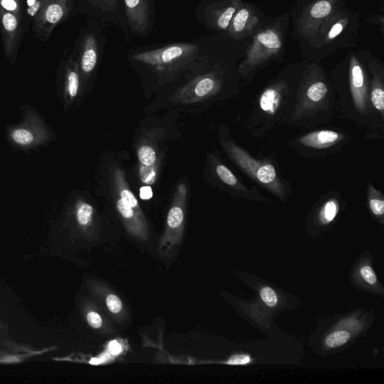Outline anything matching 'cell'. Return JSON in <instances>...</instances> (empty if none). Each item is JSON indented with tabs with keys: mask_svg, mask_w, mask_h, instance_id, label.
<instances>
[{
	"mask_svg": "<svg viewBox=\"0 0 384 384\" xmlns=\"http://www.w3.org/2000/svg\"><path fill=\"white\" fill-rule=\"evenodd\" d=\"M308 60L288 66L271 81L259 94L248 127L263 133L274 128L280 122L291 119L296 105L297 91Z\"/></svg>",
	"mask_w": 384,
	"mask_h": 384,
	"instance_id": "1",
	"label": "cell"
},
{
	"mask_svg": "<svg viewBox=\"0 0 384 384\" xmlns=\"http://www.w3.org/2000/svg\"><path fill=\"white\" fill-rule=\"evenodd\" d=\"M291 21L289 12L277 17L266 18L251 39L238 64L240 78L252 81L272 62L283 59Z\"/></svg>",
	"mask_w": 384,
	"mask_h": 384,
	"instance_id": "2",
	"label": "cell"
},
{
	"mask_svg": "<svg viewBox=\"0 0 384 384\" xmlns=\"http://www.w3.org/2000/svg\"><path fill=\"white\" fill-rule=\"evenodd\" d=\"M361 28V14L344 6L321 25L311 42L301 51L302 56L319 63L340 50L354 47Z\"/></svg>",
	"mask_w": 384,
	"mask_h": 384,
	"instance_id": "3",
	"label": "cell"
},
{
	"mask_svg": "<svg viewBox=\"0 0 384 384\" xmlns=\"http://www.w3.org/2000/svg\"><path fill=\"white\" fill-rule=\"evenodd\" d=\"M132 58L150 67L161 81H170L181 74L203 71L210 66L209 55L193 44L176 43L134 54Z\"/></svg>",
	"mask_w": 384,
	"mask_h": 384,
	"instance_id": "4",
	"label": "cell"
},
{
	"mask_svg": "<svg viewBox=\"0 0 384 384\" xmlns=\"http://www.w3.org/2000/svg\"><path fill=\"white\" fill-rule=\"evenodd\" d=\"M331 84L326 71L318 62H308L297 91L296 105L291 120L294 123L315 117L319 111L330 108Z\"/></svg>",
	"mask_w": 384,
	"mask_h": 384,
	"instance_id": "5",
	"label": "cell"
},
{
	"mask_svg": "<svg viewBox=\"0 0 384 384\" xmlns=\"http://www.w3.org/2000/svg\"><path fill=\"white\" fill-rule=\"evenodd\" d=\"M221 144L233 163L245 175L262 185L281 200L287 197L286 184L279 178L275 167L265 161L258 160L248 153L243 148L228 139H221Z\"/></svg>",
	"mask_w": 384,
	"mask_h": 384,
	"instance_id": "6",
	"label": "cell"
},
{
	"mask_svg": "<svg viewBox=\"0 0 384 384\" xmlns=\"http://www.w3.org/2000/svg\"><path fill=\"white\" fill-rule=\"evenodd\" d=\"M345 6V0H310L292 16L291 38L298 42L301 51L313 39L319 28Z\"/></svg>",
	"mask_w": 384,
	"mask_h": 384,
	"instance_id": "7",
	"label": "cell"
},
{
	"mask_svg": "<svg viewBox=\"0 0 384 384\" xmlns=\"http://www.w3.org/2000/svg\"><path fill=\"white\" fill-rule=\"evenodd\" d=\"M228 76V67L219 62L212 69L183 86L169 100L184 105L208 100L222 91Z\"/></svg>",
	"mask_w": 384,
	"mask_h": 384,
	"instance_id": "8",
	"label": "cell"
},
{
	"mask_svg": "<svg viewBox=\"0 0 384 384\" xmlns=\"http://www.w3.org/2000/svg\"><path fill=\"white\" fill-rule=\"evenodd\" d=\"M8 139L12 145L21 150L30 151L52 142L54 134L38 112L25 106L22 121L8 129Z\"/></svg>",
	"mask_w": 384,
	"mask_h": 384,
	"instance_id": "9",
	"label": "cell"
},
{
	"mask_svg": "<svg viewBox=\"0 0 384 384\" xmlns=\"http://www.w3.org/2000/svg\"><path fill=\"white\" fill-rule=\"evenodd\" d=\"M71 0H28L27 11L33 18L35 35L50 38L54 28L69 16Z\"/></svg>",
	"mask_w": 384,
	"mask_h": 384,
	"instance_id": "10",
	"label": "cell"
},
{
	"mask_svg": "<svg viewBox=\"0 0 384 384\" xmlns=\"http://www.w3.org/2000/svg\"><path fill=\"white\" fill-rule=\"evenodd\" d=\"M349 91L354 111L363 117H369L374 111L369 97V77L367 69L358 54L351 51L346 59Z\"/></svg>",
	"mask_w": 384,
	"mask_h": 384,
	"instance_id": "11",
	"label": "cell"
},
{
	"mask_svg": "<svg viewBox=\"0 0 384 384\" xmlns=\"http://www.w3.org/2000/svg\"><path fill=\"white\" fill-rule=\"evenodd\" d=\"M267 17L258 6L245 1L233 16L226 35L236 41L251 40Z\"/></svg>",
	"mask_w": 384,
	"mask_h": 384,
	"instance_id": "12",
	"label": "cell"
},
{
	"mask_svg": "<svg viewBox=\"0 0 384 384\" xmlns=\"http://www.w3.org/2000/svg\"><path fill=\"white\" fill-rule=\"evenodd\" d=\"M368 71L369 78V97L371 105L383 118L384 114V66L383 62L366 49H360L357 53Z\"/></svg>",
	"mask_w": 384,
	"mask_h": 384,
	"instance_id": "13",
	"label": "cell"
},
{
	"mask_svg": "<svg viewBox=\"0 0 384 384\" xmlns=\"http://www.w3.org/2000/svg\"><path fill=\"white\" fill-rule=\"evenodd\" d=\"M0 30L5 55L11 64H15L22 38L21 19L11 12L0 8Z\"/></svg>",
	"mask_w": 384,
	"mask_h": 384,
	"instance_id": "14",
	"label": "cell"
},
{
	"mask_svg": "<svg viewBox=\"0 0 384 384\" xmlns=\"http://www.w3.org/2000/svg\"><path fill=\"white\" fill-rule=\"evenodd\" d=\"M245 0H219L205 8V21L212 30L227 33L231 21Z\"/></svg>",
	"mask_w": 384,
	"mask_h": 384,
	"instance_id": "15",
	"label": "cell"
},
{
	"mask_svg": "<svg viewBox=\"0 0 384 384\" xmlns=\"http://www.w3.org/2000/svg\"><path fill=\"white\" fill-rule=\"evenodd\" d=\"M98 44L93 34L86 35L81 45L78 64L83 85L88 82L98 60Z\"/></svg>",
	"mask_w": 384,
	"mask_h": 384,
	"instance_id": "16",
	"label": "cell"
},
{
	"mask_svg": "<svg viewBox=\"0 0 384 384\" xmlns=\"http://www.w3.org/2000/svg\"><path fill=\"white\" fill-rule=\"evenodd\" d=\"M126 13L131 29L136 33H144L150 23L149 0H124Z\"/></svg>",
	"mask_w": 384,
	"mask_h": 384,
	"instance_id": "17",
	"label": "cell"
},
{
	"mask_svg": "<svg viewBox=\"0 0 384 384\" xmlns=\"http://www.w3.org/2000/svg\"><path fill=\"white\" fill-rule=\"evenodd\" d=\"M82 85L78 62L69 59L65 68L63 88V98L66 107H70L76 100Z\"/></svg>",
	"mask_w": 384,
	"mask_h": 384,
	"instance_id": "18",
	"label": "cell"
},
{
	"mask_svg": "<svg viewBox=\"0 0 384 384\" xmlns=\"http://www.w3.org/2000/svg\"><path fill=\"white\" fill-rule=\"evenodd\" d=\"M213 165L218 178L225 185L232 190L235 194L243 197V198H250V199H259L262 197L259 193H254L249 188H247L238 178L234 175V173L224 164L221 163L216 158H212Z\"/></svg>",
	"mask_w": 384,
	"mask_h": 384,
	"instance_id": "19",
	"label": "cell"
},
{
	"mask_svg": "<svg viewBox=\"0 0 384 384\" xmlns=\"http://www.w3.org/2000/svg\"><path fill=\"white\" fill-rule=\"evenodd\" d=\"M344 139V136L332 130H318L302 136L297 141L301 146L314 149V150H325L337 145Z\"/></svg>",
	"mask_w": 384,
	"mask_h": 384,
	"instance_id": "20",
	"label": "cell"
},
{
	"mask_svg": "<svg viewBox=\"0 0 384 384\" xmlns=\"http://www.w3.org/2000/svg\"><path fill=\"white\" fill-rule=\"evenodd\" d=\"M138 157L139 164L151 166L159 160L157 156L156 148L150 141H144L138 147Z\"/></svg>",
	"mask_w": 384,
	"mask_h": 384,
	"instance_id": "21",
	"label": "cell"
},
{
	"mask_svg": "<svg viewBox=\"0 0 384 384\" xmlns=\"http://www.w3.org/2000/svg\"><path fill=\"white\" fill-rule=\"evenodd\" d=\"M94 214L93 207L83 200L78 201L76 204V215L78 224L81 226H88L91 224Z\"/></svg>",
	"mask_w": 384,
	"mask_h": 384,
	"instance_id": "22",
	"label": "cell"
},
{
	"mask_svg": "<svg viewBox=\"0 0 384 384\" xmlns=\"http://www.w3.org/2000/svg\"><path fill=\"white\" fill-rule=\"evenodd\" d=\"M368 201L371 212L376 216H383L384 214L383 196L371 184L368 187Z\"/></svg>",
	"mask_w": 384,
	"mask_h": 384,
	"instance_id": "23",
	"label": "cell"
},
{
	"mask_svg": "<svg viewBox=\"0 0 384 384\" xmlns=\"http://www.w3.org/2000/svg\"><path fill=\"white\" fill-rule=\"evenodd\" d=\"M336 198L335 197H331V199L325 202L322 207L320 217L323 223H330L336 218L339 209V204Z\"/></svg>",
	"mask_w": 384,
	"mask_h": 384,
	"instance_id": "24",
	"label": "cell"
},
{
	"mask_svg": "<svg viewBox=\"0 0 384 384\" xmlns=\"http://www.w3.org/2000/svg\"><path fill=\"white\" fill-rule=\"evenodd\" d=\"M159 170V160L151 166H146L139 164V178L141 181L146 185H153L156 182Z\"/></svg>",
	"mask_w": 384,
	"mask_h": 384,
	"instance_id": "25",
	"label": "cell"
},
{
	"mask_svg": "<svg viewBox=\"0 0 384 384\" xmlns=\"http://www.w3.org/2000/svg\"><path fill=\"white\" fill-rule=\"evenodd\" d=\"M351 339V333L344 330L335 331L326 338L325 343L331 349L339 348Z\"/></svg>",
	"mask_w": 384,
	"mask_h": 384,
	"instance_id": "26",
	"label": "cell"
},
{
	"mask_svg": "<svg viewBox=\"0 0 384 384\" xmlns=\"http://www.w3.org/2000/svg\"><path fill=\"white\" fill-rule=\"evenodd\" d=\"M0 8L11 12V13L14 14L18 18H21V0H0Z\"/></svg>",
	"mask_w": 384,
	"mask_h": 384,
	"instance_id": "27",
	"label": "cell"
},
{
	"mask_svg": "<svg viewBox=\"0 0 384 384\" xmlns=\"http://www.w3.org/2000/svg\"><path fill=\"white\" fill-rule=\"evenodd\" d=\"M261 296L262 301L269 307H274L278 303L277 294L271 288H263L261 291Z\"/></svg>",
	"mask_w": 384,
	"mask_h": 384,
	"instance_id": "28",
	"label": "cell"
},
{
	"mask_svg": "<svg viewBox=\"0 0 384 384\" xmlns=\"http://www.w3.org/2000/svg\"><path fill=\"white\" fill-rule=\"evenodd\" d=\"M106 303L109 310L112 313L117 314L122 310V302L116 295L110 294L107 297Z\"/></svg>",
	"mask_w": 384,
	"mask_h": 384,
	"instance_id": "29",
	"label": "cell"
},
{
	"mask_svg": "<svg viewBox=\"0 0 384 384\" xmlns=\"http://www.w3.org/2000/svg\"><path fill=\"white\" fill-rule=\"evenodd\" d=\"M361 274L363 279L371 286L377 282V277L373 269L368 266H364L361 268Z\"/></svg>",
	"mask_w": 384,
	"mask_h": 384,
	"instance_id": "30",
	"label": "cell"
},
{
	"mask_svg": "<svg viewBox=\"0 0 384 384\" xmlns=\"http://www.w3.org/2000/svg\"><path fill=\"white\" fill-rule=\"evenodd\" d=\"M366 21L370 24L377 25L380 29L382 35H384V15L383 12L366 18Z\"/></svg>",
	"mask_w": 384,
	"mask_h": 384,
	"instance_id": "31",
	"label": "cell"
},
{
	"mask_svg": "<svg viewBox=\"0 0 384 384\" xmlns=\"http://www.w3.org/2000/svg\"><path fill=\"white\" fill-rule=\"evenodd\" d=\"M86 318H88V321L91 327L94 329L100 328L103 325V319L101 316L95 312L89 313Z\"/></svg>",
	"mask_w": 384,
	"mask_h": 384,
	"instance_id": "32",
	"label": "cell"
},
{
	"mask_svg": "<svg viewBox=\"0 0 384 384\" xmlns=\"http://www.w3.org/2000/svg\"><path fill=\"white\" fill-rule=\"evenodd\" d=\"M251 361V358L248 355H236L233 356L228 361V364L231 365H245Z\"/></svg>",
	"mask_w": 384,
	"mask_h": 384,
	"instance_id": "33",
	"label": "cell"
},
{
	"mask_svg": "<svg viewBox=\"0 0 384 384\" xmlns=\"http://www.w3.org/2000/svg\"><path fill=\"white\" fill-rule=\"evenodd\" d=\"M310 0H296V2L292 7L291 12H289L290 16H292L298 12L306 4H307Z\"/></svg>",
	"mask_w": 384,
	"mask_h": 384,
	"instance_id": "34",
	"label": "cell"
},
{
	"mask_svg": "<svg viewBox=\"0 0 384 384\" xmlns=\"http://www.w3.org/2000/svg\"><path fill=\"white\" fill-rule=\"evenodd\" d=\"M140 195L143 200H149L153 197V191L150 187H144L141 189Z\"/></svg>",
	"mask_w": 384,
	"mask_h": 384,
	"instance_id": "35",
	"label": "cell"
},
{
	"mask_svg": "<svg viewBox=\"0 0 384 384\" xmlns=\"http://www.w3.org/2000/svg\"><path fill=\"white\" fill-rule=\"evenodd\" d=\"M111 346V351H112L115 354H118L121 351L120 346L118 343H116L115 342L112 344H110Z\"/></svg>",
	"mask_w": 384,
	"mask_h": 384,
	"instance_id": "36",
	"label": "cell"
},
{
	"mask_svg": "<svg viewBox=\"0 0 384 384\" xmlns=\"http://www.w3.org/2000/svg\"><path fill=\"white\" fill-rule=\"evenodd\" d=\"M103 2L109 7H115L117 0H103Z\"/></svg>",
	"mask_w": 384,
	"mask_h": 384,
	"instance_id": "37",
	"label": "cell"
}]
</instances>
